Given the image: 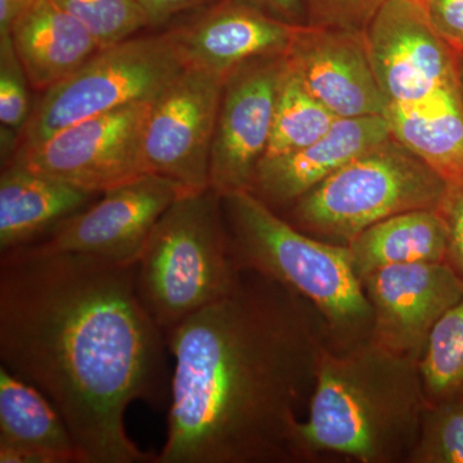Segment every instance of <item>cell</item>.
Masks as SVG:
<instances>
[{
	"label": "cell",
	"instance_id": "obj_1",
	"mask_svg": "<svg viewBox=\"0 0 463 463\" xmlns=\"http://www.w3.org/2000/svg\"><path fill=\"white\" fill-rule=\"evenodd\" d=\"M166 336L137 264L70 252L0 254V362L62 416L80 463H148L125 425L136 402L169 404Z\"/></svg>",
	"mask_w": 463,
	"mask_h": 463
},
{
	"label": "cell",
	"instance_id": "obj_2",
	"mask_svg": "<svg viewBox=\"0 0 463 463\" xmlns=\"http://www.w3.org/2000/svg\"><path fill=\"white\" fill-rule=\"evenodd\" d=\"M166 343L167 435L154 463L315 462L301 425L332 341L309 301L240 269L231 294L184 319Z\"/></svg>",
	"mask_w": 463,
	"mask_h": 463
},
{
	"label": "cell",
	"instance_id": "obj_3",
	"mask_svg": "<svg viewBox=\"0 0 463 463\" xmlns=\"http://www.w3.org/2000/svg\"><path fill=\"white\" fill-rule=\"evenodd\" d=\"M429 401L419 361L373 339L327 347L301 439L315 461L336 455L359 463L408 462Z\"/></svg>",
	"mask_w": 463,
	"mask_h": 463
},
{
	"label": "cell",
	"instance_id": "obj_4",
	"mask_svg": "<svg viewBox=\"0 0 463 463\" xmlns=\"http://www.w3.org/2000/svg\"><path fill=\"white\" fill-rule=\"evenodd\" d=\"M222 206L239 269L263 273L315 306L335 350L371 339L373 307L347 246L304 233L250 191L223 194Z\"/></svg>",
	"mask_w": 463,
	"mask_h": 463
},
{
	"label": "cell",
	"instance_id": "obj_5",
	"mask_svg": "<svg viewBox=\"0 0 463 463\" xmlns=\"http://www.w3.org/2000/svg\"><path fill=\"white\" fill-rule=\"evenodd\" d=\"M232 257L222 194L185 192L158 219L137 263V289L165 336L188 317L231 294Z\"/></svg>",
	"mask_w": 463,
	"mask_h": 463
},
{
	"label": "cell",
	"instance_id": "obj_6",
	"mask_svg": "<svg viewBox=\"0 0 463 463\" xmlns=\"http://www.w3.org/2000/svg\"><path fill=\"white\" fill-rule=\"evenodd\" d=\"M447 191L435 170L390 137L307 191L283 218L309 236L347 246L390 216L439 209Z\"/></svg>",
	"mask_w": 463,
	"mask_h": 463
},
{
	"label": "cell",
	"instance_id": "obj_7",
	"mask_svg": "<svg viewBox=\"0 0 463 463\" xmlns=\"http://www.w3.org/2000/svg\"><path fill=\"white\" fill-rule=\"evenodd\" d=\"M185 67L172 29L102 48L74 74L43 91L16 151L94 116L155 100Z\"/></svg>",
	"mask_w": 463,
	"mask_h": 463
},
{
	"label": "cell",
	"instance_id": "obj_8",
	"mask_svg": "<svg viewBox=\"0 0 463 463\" xmlns=\"http://www.w3.org/2000/svg\"><path fill=\"white\" fill-rule=\"evenodd\" d=\"M152 102L134 103L71 125L39 145L18 149L7 164L99 194L136 181L151 174L143 139Z\"/></svg>",
	"mask_w": 463,
	"mask_h": 463
},
{
	"label": "cell",
	"instance_id": "obj_9",
	"mask_svg": "<svg viewBox=\"0 0 463 463\" xmlns=\"http://www.w3.org/2000/svg\"><path fill=\"white\" fill-rule=\"evenodd\" d=\"M225 79L185 67L152 102L143 139L149 173L187 192L210 187V157Z\"/></svg>",
	"mask_w": 463,
	"mask_h": 463
},
{
	"label": "cell",
	"instance_id": "obj_10",
	"mask_svg": "<svg viewBox=\"0 0 463 463\" xmlns=\"http://www.w3.org/2000/svg\"><path fill=\"white\" fill-rule=\"evenodd\" d=\"M389 105H413L462 83L461 57L432 29L419 0H386L364 30Z\"/></svg>",
	"mask_w": 463,
	"mask_h": 463
},
{
	"label": "cell",
	"instance_id": "obj_11",
	"mask_svg": "<svg viewBox=\"0 0 463 463\" xmlns=\"http://www.w3.org/2000/svg\"><path fill=\"white\" fill-rule=\"evenodd\" d=\"M185 192L170 179L146 174L103 192L93 203L70 216L44 239L24 249L70 252L109 263L136 265L158 219Z\"/></svg>",
	"mask_w": 463,
	"mask_h": 463
},
{
	"label": "cell",
	"instance_id": "obj_12",
	"mask_svg": "<svg viewBox=\"0 0 463 463\" xmlns=\"http://www.w3.org/2000/svg\"><path fill=\"white\" fill-rule=\"evenodd\" d=\"M288 69L286 54L259 58L225 79L210 157V187L249 191L272 133L274 111Z\"/></svg>",
	"mask_w": 463,
	"mask_h": 463
},
{
	"label": "cell",
	"instance_id": "obj_13",
	"mask_svg": "<svg viewBox=\"0 0 463 463\" xmlns=\"http://www.w3.org/2000/svg\"><path fill=\"white\" fill-rule=\"evenodd\" d=\"M362 285L373 310L371 339L417 361L437 323L463 298V279L448 263L381 268Z\"/></svg>",
	"mask_w": 463,
	"mask_h": 463
},
{
	"label": "cell",
	"instance_id": "obj_14",
	"mask_svg": "<svg viewBox=\"0 0 463 463\" xmlns=\"http://www.w3.org/2000/svg\"><path fill=\"white\" fill-rule=\"evenodd\" d=\"M286 58L307 90L337 118L383 116L388 100L374 74L364 32L298 25Z\"/></svg>",
	"mask_w": 463,
	"mask_h": 463
},
{
	"label": "cell",
	"instance_id": "obj_15",
	"mask_svg": "<svg viewBox=\"0 0 463 463\" xmlns=\"http://www.w3.org/2000/svg\"><path fill=\"white\" fill-rule=\"evenodd\" d=\"M297 26L248 0H218L172 32L185 66L227 78L251 61L288 53Z\"/></svg>",
	"mask_w": 463,
	"mask_h": 463
},
{
	"label": "cell",
	"instance_id": "obj_16",
	"mask_svg": "<svg viewBox=\"0 0 463 463\" xmlns=\"http://www.w3.org/2000/svg\"><path fill=\"white\" fill-rule=\"evenodd\" d=\"M390 137L383 115L339 118L322 138L307 147L261 158L249 191L274 212L288 209L307 191Z\"/></svg>",
	"mask_w": 463,
	"mask_h": 463
},
{
	"label": "cell",
	"instance_id": "obj_17",
	"mask_svg": "<svg viewBox=\"0 0 463 463\" xmlns=\"http://www.w3.org/2000/svg\"><path fill=\"white\" fill-rule=\"evenodd\" d=\"M99 196L18 164L2 166L0 254L33 245Z\"/></svg>",
	"mask_w": 463,
	"mask_h": 463
},
{
	"label": "cell",
	"instance_id": "obj_18",
	"mask_svg": "<svg viewBox=\"0 0 463 463\" xmlns=\"http://www.w3.org/2000/svg\"><path fill=\"white\" fill-rule=\"evenodd\" d=\"M8 35L33 90L41 93L74 74L102 50L87 27L53 0H33Z\"/></svg>",
	"mask_w": 463,
	"mask_h": 463
},
{
	"label": "cell",
	"instance_id": "obj_19",
	"mask_svg": "<svg viewBox=\"0 0 463 463\" xmlns=\"http://www.w3.org/2000/svg\"><path fill=\"white\" fill-rule=\"evenodd\" d=\"M392 138L448 183H463L462 83L413 105H389L383 112Z\"/></svg>",
	"mask_w": 463,
	"mask_h": 463
},
{
	"label": "cell",
	"instance_id": "obj_20",
	"mask_svg": "<svg viewBox=\"0 0 463 463\" xmlns=\"http://www.w3.org/2000/svg\"><path fill=\"white\" fill-rule=\"evenodd\" d=\"M359 279L392 265L447 263L448 230L439 209L412 210L371 225L347 245Z\"/></svg>",
	"mask_w": 463,
	"mask_h": 463
},
{
	"label": "cell",
	"instance_id": "obj_21",
	"mask_svg": "<svg viewBox=\"0 0 463 463\" xmlns=\"http://www.w3.org/2000/svg\"><path fill=\"white\" fill-rule=\"evenodd\" d=\"M0 444L30 448L54 463H80L74 440L50 399L0 365Z\"/></svg>",
	"mask_w": 463,
	"mask_h": 463
},
{
	"label": "cell",
	"instance_id": "obj_22",
	"mask_svg": "<svg viewBox=\"0 0 463 463\" xmlns=\"http://www.w3.org/2000/svg\"><path fill=\"white\" fill-rule=\"evenodd\" d=\"M339 118L312 96L288 65L274 111L272 133L264 157L306 148L322 138Z\"/></svg>",
	"mask_w": 463,
	"mask_h": 463
},
{
	"label": "cell",
	"instance_id": "obj_23",
	"mask_svg": "<svg viewBox=\"0 0 463 463\" xmlns=\"http://www.w3.org/2000/svg\"><path fill=\"white\" fill-rule=\"evenodd\" d=\"M419 367L429 403L463 398V298L435 326Z\"/></svg>",
	"mask_w": 463,
	"mask_h": 463
},
{
	"label": "cell",
	"instance_id": "obj_24",
	"mask_svg": "<svg viewBox=\"0 0 463 463\" xmlns=\"http://www.w3.org/2000/svg\"><path fill=\"white\" fill-rule=\"evenodd\" d=\"M29 78L18 60L11 36H0V141L2 165L16 151L18 139L29 123L33 103Z\"/></svg>",
	"mask_w": 463,
	"mask_h": 463
},
{
	"label": "cell",
	"instance_id": "obj_25",
	"mask_svg": "<svg viewBox=\"0 0 463 463\" xmlns=\"http://www.w3.org/2000/svg\"><path fill=\"white\" fill-rule=\"evenodd\" d=\"M408 463H463V398L428 404Z\"/></svg>",
	"mask_w": 463,
	"mask_h": 463
},
{
	"label": "cell",
	"instance_id": "obj_26",
	"mask_svg": "<svg viewBox=\"0 0 463 463\" xmlns=\"http://www.w3.org/2000/svg\"><path fill=\"white\" fill-rule=\"evenodd\" d=\"M94 36L109 47L148 29V20L136 0H53Z\"/></svg>",
	"mask_w": 463,
	"mask_h": 463
},
{
	"label": "cell",
	"instance_id": "obj_27",
	"mask_svg": "<svg viewBox=\"0 0 463 463\" xmlns=\"http://www.w3.org/2000/svg\"><path fill=\"white\" fill-rule=\"evenodd\" d=\"M386 0H301L307 25L361 30Z\"/></svg>",
	"mask_w": 463,
	"mask_h": 463
},
{
	"label": "cell",
	"instance_id": "obj_28",
	"mask_svg": "<svg viewBox=\"0 0 463 463\" xmlns=\"http://www.w3.org/2000/svg\"><path fill=\"white\" fill-rule=\"evenodd\" d=\"M422 5L435 33L463 57V0H428Z\"/></svg>",
	"mask_w": 463,
	"mask_h": 463
},
{
	"label": "cell",
	"instance_id": "obj_29",
	"mask_svg": "<svg viewBox=\"0 0 463 463\" xmlns=\"http://www.w3.org/2000/svg\"><path fill=\"white\" fill-rule=\"evenodd\" d=\"M439 212L443 215L448 230L447 263L463 279V183L448 185Z\"/></svg>",
	"mask_w": 463,
	"mask_h": 463
},
{
	"label": "cell",
	"instance_id": "obj_30",
	"mask_svg": "<svg viewBox=\"0 0 463 463\" xmlns=\"http://www.w3.org/2000/svg\"><path fill=\"white\" fill-rule=\"evenodd\" d=\"M148 20L149 27L166 25L182 14H194L218 0H136Z\"/></svg>",
	"mask_w": 463,
	"mask_h": 463
},
{
	"label": "cell",
	"instance_id": "obj_31",
	"mask_svg": "<svg viewBox=\"0 0 463 463\" xmlns=\"http://www.w3.org/2000/svg\"><path fill=\"white\" fill-rule=\"evenodd\" d=\"M248 2L291 25L306 24V14H304L301 0H248Z\"/></svg>",
	"mask_w": 463,
	"mask_h": 463
},
{
	"label": "cell",
	"instance_id": "obj_32",
	"mask_svg": "<svg viewBox=\"0 0 463 463\" xmlns=\"http://www.w3.org/2000/svg\"><path fill=\"white\" fill-rule=\"evenodd\" d=\"M0 463H54L45 453L30 448L0 444Z\"/></svg>",
	"mask_w": 463,
	"mask_h": 463
},
{
	"label": "cell",
	"instance_id": "obj_33",
	"mask_svg": "<svg viewBox=\"0 0 463 463\" xmlns=\"http://www.w3.org/2000/svg\"><path fill=\"white\" fill-rule=\"evenodd\" d=\"M33 0H0V36L8 35L14 21Z\"/></svg>",
	"mask_w": 463,
	"mask_h": 463
},
{
	"label": "cell",
	"instance_id": "obj_34",
	"mask_svg": "<svg viewBox=\"0 0 463 463\" xmlns=\"http://www.w3.org/2000/svg\"><path fill=\"white\" fill-rule=\"evenodd\" d=\"M461 66H462V87H463V60L461 58Z\"/></svg>",
	"mask_w": 463,
	"mask_h": 463
},
{
	"label": "cell",
	"instance_id": "obj_35",
	"mask_svg": "<svg viewBox=\"0 0 463 463\" xmlns=\"http://www.w3.org/2000/svg\"><path fill=\"white\" fill-rule=\"evenodd\" d=\"M419 2L425 3L428 2V0H419Z\"/></svg>",
	"mask_w": 463,
	"mask_h": 463
},
{
	"label": "cell",
	"instance_id": "obj_36",
	"mask_svg": "<svg viewBox=\"0 0 463 463\" xmlns=\"http://www.w3.org/2000/svg\"><path fill=\"white\" fill-rule=\"evenodd\" d=\"M461 58H462V60H463V57H461Z\"/></svg>",
	"mask_w": 463,
	"mask_h": 463
}]
</instances>
